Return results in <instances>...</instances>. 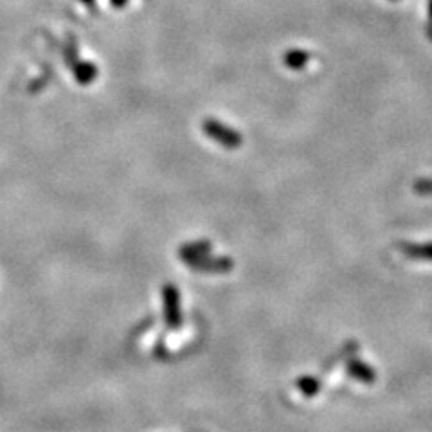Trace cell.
<instances>
[{
	"label": "cell",
	"instance_id": "1",
	"mask_svg": "<svg viewBox=\"0 0 432 432\" xmlns=\"http://www.w3.org/2000/svg\"><path fill=\"white\" fill-rule=\"evenodd\" d=\"M204 134L207 135L209 139L220 143L224 148H231V150H234V148L242 146V135H239L236 130H232V128L225 126V124L220 123V121H215V119L205 121Z\"/></svg>",
	"mask_w": 432,
	"mask_h": 432
},
{
	"label": "cell",
	"instance_id": "2",
	"mask_svg": "<svg viewBox=\"0 0 432 432\" xmlns=\"http://www.w3.org/2000/svg\"><path fill=\"white\" fill-rule=\"evenodd\" d=\"M178 292L173 285L164 288V313L170 326H178L180 323V305H178Z\"/></svg>",
	"mask_w": 432,
	"mask_h": 432
},
{
	"label": "cell",
	"instance_id": "3",
	"mask_svg": "<svg viewBox=\"0 0 432 432\" xmlns=\"http://www.w3.org/2000/svg\"><path fill=\"white\" fill-rule=\"evenodd\" d=\"M407 258L414 259V261H432V242L425 243H413V242H401L396 245Z\"/></svg>",
	"mask_w": 432,
	"mask_h": 432
},
{
	"label": "cell",
	"instance_id": "4",
	"mask_svg": "<svg viewBox=\"0 0 432 432\" xmlns=\"http://www.w3.org/2000/svg\"><path fill=\"white\" fill-rule=\"evenodd\" d=\"M188 265L197 270H204V272H225V270L232 269V261L229 258H209V254L202 256Z\"/></svg>",
	"mask_w": 432,
	"mask_h": 432
},
{
	"label": "cell",
	"instance_id": "5",
	"mask_svg": "<svg viewBox=\"0 0 432 432\" xmlns=\"http://www.w3.org/2000/svg\"><path fill=\"white\" fill-rule=\"evenodd\" d=\"M209 251H211V245L209 242H197V243H189V245H184L180 249V258L184 259L185 263H191L195 259L202 258V256H207Z\"/></svg>",
	"mask_w": 432,
	"mask_h": 432
},
{
	"label": "cell",
	"instance_id": "6",
	"mask_svg": "<svg viewBox=\"0 0 432 432\" xmlns=\"http://www.w3.org/2000/svg\"><path fill=\"white\" fill-rule=\"evenodd\" d=\"M283 62H285V65L290 67V69L299 70V69H303V67H306V63L310 62V53H306V50H303V49L288 50V53L285 54Z\"/></svg>",
	"mask_w": 432,
	"mask_h": 432
},
{
	"label": "cell",
	"instance_id": "7",
	"mask_svg": "<svg viewBox=\"0 0 432 432\" xmlns=\"http://www.w3.org/2000/svg\"><path fill=\"white\" fill-rule=\"evenodd\" d=\"M74 76L80 83H90L97 76V70L92 63H77L74 67Z\"/></svg>",
	"mask_w": 432,
	"mask_h": 432
},
{
	"label": "cell",
	"instance_id": "8",
	"mask_svg": "<svg viewBox=\"0 0 432 432\" xmlns=\"http://www.w3.org/2000/svg\"><path fill=\"white\" fill-rule=\"evenodd\" d=\"M350 373H351V377L357 378V380H360V382H373L374 380V374L360 362L350 364Z\"/></svg>",
	"mask_w": 432,
	"mask_h": 432
},
{
	"label": "cell",
	"instance_id": "9",
	"mask_svg": "<svg viewBox=\"0 0 432 432\" xmlns=\"http://www.w3.org/2000/svg\"><path fill=\"white\" fill-rule=\"evenodd\" d=\"M297 387H299V391H301L303 394H306V396H313L315 393H319V382H317L315 378H301L299 384H297Z\"/></svg>",
	"mask_w": 432,
	"mask_h": 432
},
{
	"label": "cell",
	"instance_id": "10",
	"mask_svg": "<svg viewBox=\"0 0 432 432\" xmlns=\"http://www.w3.org/2000/svg\"><path fill=\"white\" fill-rule=\"evenodd\" d=\"M413 191L416 195H425V197L432 195V178H420V180H416L413 184Z\"/></svg>",
	"mask_w": 432,
	"mask_h": 432
},
{
	"label": "cell",
	"instance_id": "11",
	"mask_svg": "<svg viewBox=\"0 0 432 432\" xmlns=\"http://www.w3.org/2000/svg\"><path fill=\"white\" fill-rule=\"evenodd\" d=\"M427 13H428V18H431V22H432V0H428V8H427Z\"/></svg>",
	"mask_w": 432,
	"mask_h": 432
},
{
	"label": "cell",
	"instance_id": "12",
	"mask_svg": "<svg viewBox=\"0 0 432 432\" xmlns=\"http://www.w3.org/2000/svg\"><path fill=\"white\" fill-rule=\"evenodd\" d=\"M112 4H114V6H123V4H124V0H112Z\"/></svg>",
	"mask_w": 432,
	"mask_h": 432
},
{
	"label": "cell",
	"instance_id": "13",
	"mask_svg": "<svg viewBox=\"0 0 432 432\" xmlns=\"http://www.w3.org/2000/svg\"><path fill=\"white\" fill-rule=\"evenodd\" d=\"M83 2H85V4H89V6L94 4V0H83Z\"/></svg>",
	"mask_w": 432,
	"mask_h": 432
},
{
	"label": "cell",
	"instance_id": "14",
	"mask_svg": "<svg viewBox=\"0 0 432 432\" xmlns=\"http://www.w3.org/2000/svg\"><path fill=\"white\" fill-rule=\"evenodd\" d=\"M393 2H394V0H393Z\"/></svg>",
	"mask_w": 432,
	"mask_h": 432
}]
</instances>
